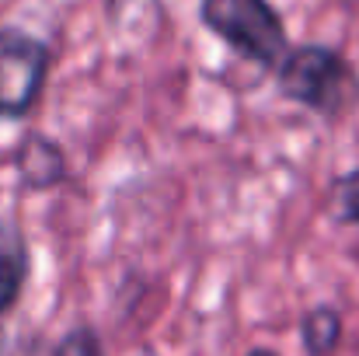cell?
<instances>
[{
    "label": "cell",
    "instance_id": "cell-1",
    "mask_svg": "<svg viewBox=\"0 0 359 356\" xmlns=\"http://www.w3.org/2000/svg\"><path fill=\"white\" fill-rule=\"evenodd\" d=\"M199 21L262 70H279L290 56L286 25L269 0H199Z\"/></svg>",
    "mask_w": 359,
    "mask_h": 356
},
{
    "label": "cell",
    "instance_id": "cell-2",
    "mask_svg": "<svg viewBox=\"0 0 359 356\" xmlns=\"http://www.w3.org/2000/svg\"><path fill=\"white\" fill-rule=\"evenodd\" d=\"M353 84V70L346 56L332 46H297L279 67V91L283 98L318 112V116H335L346 102V88Z\"/></svg>",
    "mask_w": 359,
    "mask_h": 356
},
{
    "label": "cell",
    "instance_id": "cell-3",
    "mask_svg": "<svg viewBox=\"0 0 359 356\" xmlns=\"http://www.w3.org/2000/svg\"><path fill=\"white\" fill-rule=\"evenodd\" d=\"M49 46L25 28H0V119H25L49 77Z\"/></svg>",
    "mask_w": 359,
    "mask_h": 356
},
{
    "label": "cell",
    "instance_id": "cell-4",
    "mask_svg": "<svg viewBox=\"0 0 359 356\" xmlns=\"http://www.w3.org/2000/svg\"><path fill=\"white\" fill-rule=\"evenodd\" d=\"M14 171H18L21 189L42 192V189H53L67 178V154L46 133H28L14 147Z\"/></svg>",
    "mask_w": 359,
    "mask_h": 356
},
{
    "label": "cell",
    "instance_id": "cell-5",
    "mask_svg": "<svg viewBox=\"0 0 359 356\" xmlns=\"http://www.w3.org/2000/svg\"><path fill=\"white\" fill-rule=\"evenodd\" d=\"M32 272V251L14 220H0V318L18 304Z\"/></svg>",
    "mask_w": 359,
    "mask_h": 356
},
{
    "label": "cell",
    "instance_id": "cell-6",
    "mask_svg": "<svg viewBox=\"0 0 359 356\" xmlns=\"http://www.w3.org/2000/svg\"><path fill=\"white\" fill-rule=\"evenodd\" d=\"M300 343L307 356H332L342 346V315L332 304H318L300 322Z\"/></svg>",
    "mask_w": 359,
    "mask_h": 356
},
{
    "label": "cell",
    "instance_id": "cell-7",
    "mask_svg": "<svg viewBox=\"0 0 359 356\" xmlns=\"http://www.w3.org/2000/svg\"><path fill=\"white\" fill-rule=\"evenodd\" d=\"M332 213L339 224L346 228H359V168L332 178Z\"/></svg>",
    "mask_w": 359,
    "mask_h": 356
},
{
    "label": "cell",
    "instance_id": "cell-8",
    "mask_svg": "<svg viewBox=\"0 0 359 356\" xmlns=\"http://www.w3.org/2000/svg\"><path fill=\"white\" fill-rule=\"evenodd\" d=\"M53 356H105V350H102V339H98L95 329L77 325V329H70V332L56 343Z\"/></svg>",
    "mask_w": 359,
    "mask_h": 356
},
{
    "label": "cell",
    "instance_id": "cell-9",
    "mask_svg": "<svg viewBox=\"0 0 359 356\" xmlns=\"http://www.w3.org/2000/svg\"><path fill=\"white\" fill-rule=\"evenodd\" d=\"M248 356H279V353H276V350H251Z\"/></svg>",
    "mask_w": 359,
    "mask_h": 356
},
{
    "label": "cell",
    "instance_id": "cell-10",
    "mask_svg": "<svg viewBox=\"0 0 359 356\" xmlns=\"http://www.w3.org/2000/svg\"><path fill=\"white\" fill-rule=\"evenodd\" d=\"M122 0H109V11H116V7H119Z\"/></svg>",
    "mask_w": 359,
    "mask_h": 356
}]
</instances>
